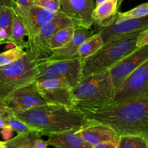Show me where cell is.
<instances>
[{
    "label": "cell",
    "mask_w": 148,
    "mask_h": 148,
    "mask_svg": "<svg viewBox=\"0 0 148 148\" xmlns=\"http://www.w3.org/2000/svg\"><path fill=\"white\" fill-rule=\"evenodd\" d=\"M27 36V31L23 22L17 14H15L8 43L13 45L15 47L20 48L24 50L28 47V42H26L24 40L25 36Z\"/></svg>",
    "instance_id": "20"
},
{
    "label": "cell",
    "mask_w": 148,
    "mask_h": 148,
    "mask_svg": "<svg viewBox=\"0 0 148 148\" xmlns=\"http://www.w3.org/2000/svg\"><path fill=\"white\" fill-rule=\"evenodd\" d=\"M62 11L76 17L81 27L90 28L94 23L92 13L95 8L94 0H60Z\"/></svg>",
    "instance_id": "14"
},
{
    "label": "cell",
    "mask_w": 148,
    "mask_h": 148,
    "mask_svg": "<svg viewBox=\"0 0 148 148\" xmlns=\"http://www.w3.org/2000/svg\"><path fill=\"white\" fill-rule=\"evenodd\" d=\"M6 102L13 111H26L47 104L38 91L36 82L13 91Z\"/></svg>",
    "instance_id": "12"
},
{
    "label": "cell",
    "mask_w": 148,
    "mask_h": 148,
    "mask_svg": "<svg viewBox=\"0 0 148 148\" xmlns=\"http://www.w3.org/2000/svg\"><path fill=\"white\" fill-rule=\"evenodd\" d=\"M13 130L11 127H10L9 126L5 125L2 129L1 130V134L2 136L3 139H4V142L7 141V140H10L11 138H12V134H13Z\"/></svg>",
    "instance_id": "31"
},
{
    "label": "cell",
    "mask_w": 148,
    "mask_h": 148,
    "mask_svg": "<svg viewBox=\"0 0 148 148\" xmlns=\"http://www.w3.org/2000/svg\"><path fill=\"white\" fill-rule=\"evenodd\" d=\"M147 27L148 15L145 17L127 19L121 21H116L108 27L98 28L97 33L101 35L103 40L105 43L112 38L141 31Z\"/></svg>",
    "instance_id": "13"
},
{
    "label": "cell",
    "mask_w": 148,
    "mask_h": 148,
    "mask_svg": "<svg viewBox=\"0 0 148 148\" xmlns=\"http://www.w3.org/2000/svg\"><path fill=\"white\" fill-rule=\"evenodd\" d=\"M76 133L92 147L106 142H117L119 137L110 126L96 122L84 127Z\"/></svg>",
    "instance_id": "15"
},
{
    "label": "cell",
    "mask_w": 148,
    "mask_h": 148,
    "mask_svg": "<svg viewBox=\"0 0 148 148\" xmlns=\"http://www.w3.org/2000/svg\"><path fill=\"white\" fill-rule=\"evenodd\" d=\"M26 51L17 47H14L0 53V66L7 65L23 57Z\"/></svg>",
    "instance_id": "25"
},
{
    "label": "cell",
    "mask_w": 148,
    "mask_h": 148,
    "mask_svg": "<svg viewBox=\"0 0 148 148\" xmlns=\"http://www.w3.org/2000/svg\"><path fill=\"white\" fill-rule=\"evenodd\" d=\"M143 97H148V59L115 90L112 103Z\"/></svg>",
    "instance_id": "8"
},
{
    "label": "cell",
    "mask_w": 148,
    "mask_h": 148,
    "mask_svg": "<svg viewBox=\"0 0 148 148\" xmlns=\"http://www.w3.org/2000/svg\"><path fill=\"white\" fill-rule=\"evenodd\" d=\"M41 96L47 104L59 106L74 109L73 88L67 82L57 79H46L36 81Z\"/></svg>",
    "instance_id": "9"
},
{
    "label": "cell",
    "mask_w": 148,
    "mask_h": 148,
    "mask_svg": "<svg viewBox=\"0 0 148 148\" xmlns=\"http://www.w3.org/2000/svg\"><path fill=\"white\" fill-rule=\"evenodd\" d=\"M115 93L109 69L84 78L73 88V108L82 113L112 103Z\"/></svg>",
    "instance_id": "3"
},
{
    "label": "cell",
    "mask_w": 148,
    "mask_h": 148,
    "mask_svg": "<svg viewBox=\"0 0 148 148\" xmlns=\"http://www.w3.org/2000/svg\"><path fill=\"white\" fill-rule=\"evenodd\" d=\"M116 0H107L95 7L92 13L94 23L98 28H104L115 23L118 14Z\"/></svg>",
    "instance_id": "17"
},
{
    "label": "cell",
    "mask_w": 148,
    "mask_h": 148,
    "mask_svg": "<svg viewBox=\"0 0 148 148\" xmlns=\"http://www.w3.org/2000/svg\"><path fill=\"white\" fill-rule=\"evenodd\" d=\"M12 113V110L9 108L0 109V130L6 125V119Z\"/></svg>",
    "instance_id": "30"
},
{
    "label": "cell",
    "mask_w": 148,
    "mask_h": 148,
    "mask_svg": "<svg viewBox=\"0 0 148 148\" xmlns=\"http://www.w3.org/2000/svg\"><path fill=\"white\" fill-rule=\"evenodd\" d=\"M0 148H6L5 147V142L0 141Z\"/></svg>",
    "instance_id": "38"
},
{
    "label": "cell",
    "mask_w": 148,
    "mask_h": 148,
    "mask_svg": "<svg viewBox=\"0 0 148 148\" xmlns=\"http://www.w3.org/2000/svg\"><path fill=\"white\" fill-rule=\"evenodd\" d=\"M84 114L94 122L110 126L118 137L131 134L148 140V97L113 103Z\"/></svg>",
    "instance_id": "1"
},
{
    "label": "cell",
    "mask_w": 148,
    "mask_h": 148,
    "mask_svg": "<svg viewBox=\"0 0 148 148\" xmlns=\"http://www.w3.org/2000/svg\"><path fill=\"white\" fill-rule=\"evenodd\" d=\"M76 27H77L72 26V27L61 29L52 36L48 43L49 49L52 51V53L54 50L61 49L69 43L70 40L73 38L74 31Z\"/></svg>",
    "instance_id": "22"
},
{
    "label": "cell",
    "mask_w": 148,
    "mask_h": 148,
    "mask_svg": "<svg viewBox=\"0 0 148 148\" xmlns=\"http://www.w3.org/2000/svg\"><path fill=\"white\" fill-rule=\"evenodd\" d=\"M12 111L17 118L42 136L72 130L77 132L95 123L78 110L51 104L26 111Z\"/></svg>",
    "instance_id": "2"
},
{
    "label": "cell",
    "mask_w": 148,
    "mask_h": 148,
    "mask_svg": "<svg viewBox=\"0 0 148 148\" xmlns=\"http://www.w3.org/2000/svg\"><path fill=\"white\" fill-rule=\"evenodd\" d=\"M117 1V4H118V9L120 8V5H121L122 2L123 1V0H116Z\"/></svg>",
    "instance_id": "39"
},
{
    "label": "cell",
    "mask_w": 148,
    "mask_h": 148,
    "mask_svg": "<svg viewBox=\"0 0 148 148\" xmlns=\"http://www.w3.org/2000/svg\"><path fill=\"white\" fill-rule=\"evenodd\" d=\"M49 146L47 141L43 140L41 138H39L36 140L35 143L34 148H47Z\"/></svg>",
    "instance_id": "34"
},
{
    "label": "cell",
    "mask_w": 148,
    "mask_h": 148,
    "mask_svg": "<svg viewBox=\"0 0 148 148\" xmlns=\"http://www.w3.org/2000/svg\"><path fill=\"white\" fill-rule=\"evenodd\" d=\"M15 14L20 17L26 29L28 38L36 36L44 25L59 15L60 11L51 12L38 6L14 7Z\"/></svg>",
    "instance_id": "10"
},
{
    "label": "cell",
    "mask_w": 148,
    "mask_h": 148,
    "mask_svg": "<svg viewBox=\"0 0 148 148\" xmlns=\"http://www.w3.org/2000/svg\"><path fill=\"white\" fill-rule=\"evenodd\" d=\"M39 62L26 52L18 60L0 66V99L6 101L9 95L21 87L36 82Z\"/></svg>",
    "instance_id": "5"
},
{
    "label": "cell",
    "mask_w": 148,
    "mask_h": 148,
    "mask_svg": "<svg viewBox=\"0 0 148 148\" xmlns=\"http://www.w3.org/2000/svg\"><path fill=\"white\" fill-rule=\"evenodd\" d=\"M41 134L36 130L18 134L16 137L5 141L6 148H34L35 143Z\"/></svg>",
    "instance_id": "19"
},
{
    "label": "cell",
    "mask_w": 148,
    "mask_h": 148,
    "mask_svg": "<svg viewBox=\"0 0 148 148\" xmlns=\"http://www.w3.org/2000/svg\"><path fill=\"white\" fill-rule=\"evenodd\" d=\"M1 43H2V40H1V38H0V44H1Z\"/></svg>",
    "instance_id": "40"
},
{
    "label": "cell",
    "mask_w": 148,
    "mask_h": 148,
    "mask_svg": "<svg viewBox=\"0 0 148 148\" xmlns=\"http://www.w3.org/2000/svg\"><path fill=\"white\" fill-rule=\"evenodd\" d=\"M93 34L94 31L90 30V28H86L81 26L77 27L69 43L61 49L54 50L52 55L45 60H63L78 57L80 46Z\"/></svg>",
    "instance_id": "16"
},
{
    "label": "cell",
    "mask_w": 148,
    "mask_h": 148,
    "mask_svg": "<svg viewBox=\"0 0 148 148\" xmlns=\"http://www.w3.org/2000/svg\"><path fill=\"white\" fill-rule=\"evenodd\" d=\"M72 26H81L79 20L61 10L57 17L46 23L36 36L28 40L26 52L36 62L45 60L52 55V51L48 46L49 39L61 29Z\"/></svg>",
    "instance_id": "6"
},
{
    "label": "cell",
    "mask_w": 148,
    "mask_h": 148,
    "mask_svg": "<svg viewBox=\"0 0 148 148\" xmlns=\"http://www.w3.org/2000/svg\"><path fill=\"white\" fill-rule=\"evenodd\" d=\"M47 137L49 146L55 148H92L74 130L51 134Z\"/></svg>",
    "instance_id": "18"
},
{
    "label": "cell",
    "mask_w": 148,
    "mask_h": 148,
    "mask_svg": "<svg viewBox=\"0 0 148 148\" xmlns=\"http://www.w3.org/2000/svg\"><path fill=\"white\" fill-rule=\"evenodd\" d=\"M118 148H148V140L138 135L119 136Z\"/></svg>",
    "instance_id": "23"
},
{
    "label": "cell",
    "mask_w": 148,
    "mask_h": 148,
    "mask_svg": "<svg viewBox=\"0 0 148 148\" xmlns=\"http://www.w3.org/2000/svg\"><path fill=\"white\" fill-rule=\"evenodd\" d=\"M39 62L36 81L46 79H61L73 88L81 79L83 60L79 57L63 60H43Z\"/></svg>",
    "instance_id": "7"
},
{
    "label": "cell",
    "mask_w": 148,
    "mask_h": 148,
    "mask_svg": "<svg viewBox=\"0 0 148 148\" xmlns=\"http://www.w3.org/2000/svg\"><path fill=\"white\" fill-rule=\"evenodd\" d=\"M147 59L148 45H146L136 49L134 51L113 65L109 69V72L115 90L135 69Z\"/></svg>",
    "instance_id": "11"
},
{
    "label": "cell",
    "mask_w": 148,
    "mask_h": 148,
    "mask_svg": "<svg viewBox=\"0 0 148 148\" xmlns=\"http://www.w3.org/2000/svg\"><path fill=\"white\" fill-rule=\"evenodd\" d=\"M5 108H9L7 102L4 100L0 99V109H5Z\"/></svg>",
    "instance_id": "36"
},
{
    "label": "cell",
    "mask_w": 148,
    "mask_h": 148,
    "mask_svg": "<svg viewBox=\"0 0 148 148\" xmlns=\"http://www.w3.org/2000/svg\"><path fill=\"white\" fill-rule=\"evenodd\" d=\"M6 125L11 127L13 131L17 132V134L31 131V130H34L31 127H29L28 124H26V123L23 122V121L17 118L13 114L12 111L6 119Z\"/></svg>",
    "instance_id": "27"
},
{
    "label": "cell",
    "mask_w": 148,
    "mask_h": 148,
    "mask_svg": "<svg viewBox=\"0 0 148 148\" xmlns=\"http://www.w3.org/2000/svg\"><path fill=\"white\" fill-rule=\"evenodd\" d=\"M104 42L99 33H94L91 37L87 38L80 46L78 51V57L82 60L89 56L94 54L102 46Z\"/></svg>",
    "instance_id": "21"
},
{
    "label": "cell",
    "mask_w": 148,
    "mask_h": 148,
    "mask_svg": "<svg viewBox=\"0 0 148 148\" xmlns=\"http://www.w3.org/2000/svg\"><path fill=\"white\" fill-rule=\"evenodd\" d=\"M15 14V13L13 7L5 5L0 6V28L5 29L10 34V36Z\"/></svg>",
    "instance_id": "24"
},
{
    "label": "cell",
    "mask_w": 148,
    "mask_h": 148,
    "mask_svg": "<svg viewBox=\"0 0 148 148\" xmlns=\"http://www.w3.org/2000/svg\"><path fill=\"white\" fill-rule=\"evenodd\" d=\"M92 148H118L117 142H106V143H100L95 146H93Z\"/></svg>",
    "instance_id": "32"
},
{
    "label": "cell",
    "mask_w": 148,
    "mask_h": 148,
    "mask_svg": "<svg viewBox=\"0 0 148 148\" xmlns=\"http://www.w3.org/2000/svg\"><path fill=\"white\" fill-rule=\"evenodd\" d=\"M14 1L15 7V6H18V7H29L30 5H33L34 0H14Z\"/></svg>",
    "instance_id": "33"
},
{
    "label": "cell",
    "mask_w": 148,
    "mask_h": 148,
    "mask_svg": "<svg viewBox=\"0 0 148 148\" xmlns=\"http://www.w3.org/2000/svg\"><path fill=\"white\" fill-rule=\"evenodd\" d=\"M33 4L51 12L61 10L60 0H34Z\"/></svg>",
    "instance_id": "28"
},
{
    "label": "cell",
    "mask_w": 148,
    "mask_h": 148,
    "mask_svg": "<svg viewBox=\"0 0 148 148\" xmlns=\"http://www.w3.org/2000/svg\"><path fill=\"white\" fill-rule=\"evenodd\" d=\"M148 15V2L144 3L126 12H118L116 21L127 20L135 17H142Z\"/></svg>",
    "instance_id": "26"
},
{
    "label": "cell",
    "mask_w": 148,
    "mask_h": 148,
    "mask_svg": "<svg viewBox=\"0 0 148 148\" xmlns=\"http://www.w3.org/2000/svg\"><path fill=\"white\" fill-rule=\"evenodd\" d=\"M107 1V0H96V2H95L96 6L98 5V4H102V3L104 2V1Z\"/></svg>",
    "instance_id": "37"
},
{
    "label": "cell",
    "mask_w": 148,
    "mask_h": 148,
    "mask_svg": "<svg viewBox=\"0 0 148 148\" xmlns=\"http://www.w3.org/2000/svg\"><path fill=\"white\" fill-rule=\"evenodd\" d=\"M142 31L112 38L106 41L94 54L83 60L81 79L110 69L119 61L134 51L138 49L136 40Z\"/></svg>",
    "instance_id": "4"
},
{
    "label": "cell",
    "mask_w": 148,
    "mask_h": 148,
    "mask_svg": "<svg viewBox=\"0 0 148 148\" xmlns=\"http://www.w3.org/2000/svg\"><path fill=\"white\" fill-rule=\"evenodd\" d=\"M5 5L9 7H15V1L14 0H0V6Z\"/></svg>",
    "instance_id": "35"
},
{
    "label": "cell",
    "mask_w": 148,
    "mask_h": 148,
    "mask_svg": "<svg viewBox=\"0 0 148 148\" xmlns=\"http://www.w3.org/2000/svg\"><path fill=\"white\" fill-rule=\"evenodd\" d=\"M146 45H148V27L141 32L136 40V46L138 48Z\"/></svg>",
    "instance_id": "29"
}]
</instances>
